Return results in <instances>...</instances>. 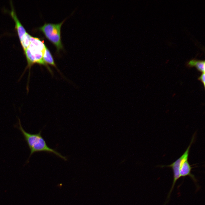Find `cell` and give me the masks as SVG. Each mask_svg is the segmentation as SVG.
Returning a JSON list of instances; mask_svg holds the SVG:
<instances>
[{"instance_id":"cell-9","label":"cell","mask_w":205,"mask_h":205,"mask_svg":"<svg viewBox=\"0 0 205 205\" xmlns=\"http://www.w3.org/2000/svg\"><path fill=\"white\" fill-rule=\"evenodd\" d=\"M31 36L28 32H26L20 41L24 51L28 47L30 44Z\"/></svg>"},{"instance_id":"cell-3","label":"cell","mask_w":205,"mask_h":205,"mask_svg":"<svg viewBox=\"0 0 205 205\" xmlns=\"http://www.w3.org/2000/svg\"><path fill=\"white\" fill-rule=\"evenodd\" d=\"M64 21L57 24L45 23L39 28V30L43 32L46 38L56 46L58 51L63 48L61 40V28Z\"/></svg>"},{"instance_id":"cell-5","label":"cell","mask_w":205,"mask_h":205,"mask_svg":"<svg viewBox=\"0 0 205 205\" xmlns=\"http://www.w3.org/2000/svg\"><path fill=\"white\" fill-rule=\"evenodd\" d=\"M193 167L190 164L188 159L183 161L180 166V176L181 177H184L186 176L189 177L196 184V187L198 188L199 186L197 184V180L194 175L191 173V170Z\"/></svg>"},{"instance_id":"cell-6","label":"cell","mask_w":205,"mask_h":205,"mask_svg":"<svg viewBox=\"0 0 205 205\" xmlns=\"http://www.w3.org/2000/svg\"><path fill=\"white\" fill-rule=\"evenodd\" d=\"M11 4L12 9L10 12V14L15 21V28L16 30L20 41L27 32L18 19L14 9L12 3L11 2Z\"/></svg>"},{"instance_id":"cell-4","label":"cell","mask_w":205,"mask_h":205,"mask_svg":"<svg viewBox=\"0 0 205 205\" xmlns=\"http://www.w3.org/2000/svg\"><path fill=\"white\" fill-rule=\"evenodd\" d=\"M195 134L192 136L190 144L183 154L175 161L171 164L167 165H161V167H168L171 168L173 174V180L171 188L168 194L167 199H168L173 190L177 181L180 178V169L182 162L188 159L190 148L193 143L195 139Z\"/></svg>"},{"instance_id":"cell-7","label":"cell","mask_w":205,"mask_h":205,"mask_svg":"<svg viewBox=\"0 0 205 205\" xmlns=\"http://www.w3.org/2000/svg\"><path fill=\"white\" fill-rule=\"evenodd\" d=\"M204 60H198L195 59L190 60L187 63L190 67H195L198 71L202 73H205V65Z\"/></svg>"},{"instance_id":"cell-10","label":"cell","mask_w":205,"mask_h":205,"mask_svg":"<svg viewBox=\"0 0 205 205\" xmlns=\"http://www.w3.org/2000/svg\"><path fill=\"white\" fill-rule=\"evenodd\" d=\"M205 73H202L200 76L198 78V79L204 85V87L205 86Z\"/></svg>"},{"instance_id":"cell-1","label":"cell","mask_w":205,"mask_h":205,"mask_svg":"<svg viewBox=\"0 0 205 205\" xmlns=\"http://www.w3.org/2000/svg\"><path fill=\"white\" fill-rule=\"evenodd\" d=\"M46 47L43 41L39 38L33 37L31 36L30 38V42L28 47L24 50L27 62V65L23 72L21 78L26 70L28 69L29 74L28 79L27 89L28 90V85L30 79V69L32 66L37 64L40 65L44 66L50 73L53 74V73L50 67L44 62L43 56Z\"/></svg>"},{"instance_id":"cell-2","label":"cell","mask_w":205,"mask_h":205,"mask_svg":"<svg viewBox=\"0 0 205 205\" xmlns=\"http://www.w3.org/2000/svg\"><path fill=\"white\" fill-rule=\"evenodd\" d=\"M18 119L19 126H17V127L21 132L30 150V156L26 161L27 163L28 162L30 157L33 153L40 152H46L54 154L64 161L67 160L66 157L62 155L55 149L48 146L46 141L42 136L41 130L36 134L28 133L23 128L19 118H18Z\"/></svg>"},{"instance_id":"cell-8","label":"cell","mask_w":205,"mask_h":205,"mask_svg":"<svg viewBox=\"0 0 205 205\" xmlns=\"http://www.w3.org/2000/svg\"><path fill=\"white\" fill-rule=\"evenodd\" d=\"M43 59L44 62L47 65L49 64L52 65L59 71L50 52L46 47L44 53Z\"/></svg>"}]
</instances>
